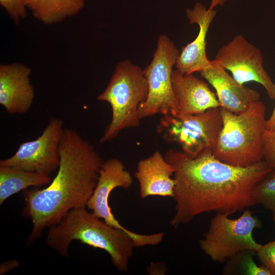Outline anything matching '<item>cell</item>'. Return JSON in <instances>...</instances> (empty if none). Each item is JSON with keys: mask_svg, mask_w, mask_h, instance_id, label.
<instances>
[{"mask_svg": "<svg viewBox=\"0 0 275 275\" xmlns=\"http://www.w3.org/2000/svg\"><path fill=\"white\" fill-rule=\"evenodd\" d=\"M172 85L178 115L196 114L220 107L216 94L193 73L183 74L177 69L173 70Z\"/></svg>", "mask_w": 275, "mask_h": 275, "instance_id": "2e32d148", "label": "cell"}, {"mask_svg": "<svg viewBox=\"0 0 275 275\" xmlns=\"http://www.w3.org/2000/svg\"><path fill=\"white\" fill-rule=\"evenodd\" d=\"M254 201L272 212L275 210V176L270 174L260 182L253 192Z\"/></svg>", "mask_w": 275, "mask_h": 275, "instance_id": "d6986e66", "label": "cell"}, {"mask_svg": "<svg viewBox=\"0 0 275 275\" xmlns=\"http://www.w3.org/2000/svg\"><path fill=\"white\" fill-rule=\"evenodd\" d=\"M164 157L175 170V213L170 224L175 228L205 212L230 215L256 205L254 189L273 172L264 159L238 167L218 160L211 150L193 157L170 149Z\"/></svg>", "mask_w": 275, "mask_h": 275, "instance_id": "6da1fadb", "label": "cell"}, {"mask_svg": "<svg viewBox=\"0 0 275 275\" xmlns=\"http://www.w3.org/2000/svg\"><path fill=\"white\" fill-rule=\"evenodd\" d=\"M63 121L52 117L40 136L20 145L11 156L0 160V166L50 176L60 164L59 149Z\"/></svg>", "mask_w": 275, "mask_h": 275, "instance_id": "9c48e42d", "label": "cell"}, {"mask_svg": "<svg viewBox=\"0 0 275 275\" xmlns=\"http://www.w3.org/2000/svg\"><path fill=\"white\" fill-rule=\"evenodd\" d=\"M51 180L48 175L0 166V205L9 197L22 190L48 184Z\"/></svg>", "mask_w": 275, "mask_h": 275, "instance_id": "ac0fdd59", "label": "cell"}, {"mask_svg": "<svg viewBox=\"0 0 275 275\" xmlns=\"http://www.w3.org/2000/svg\"><path fill=\"white\" fill-rule=\"evenodd\" d=\"M217 213L211 220L209 229L199 240L201 250L214 262H223L235 257L243 251L257 252L262 244L253 237L256 228H261V221L245 209L236 219Z\"/></svg>", "mask_w": 275, "mask_h": 275, "instance_id": "8992f818", "label": "cell"}, {"mask_svg": "<svg viewBox=\"0 0 275 275\" xmlns=\"http://www.w3.org/2000/svg\"><path fill=\"white\" fill-rule=\"evenodd\" d=\"M148 91L143 70L129 60L117 64L105 89L97 97L108 103L112 110L111 122L100 143L114 140L124 129L140 126L138 108L146 99Z\"/></svg>", "mask_w": 275, "mask_h": 275, "instance_id": "5b68a950", "label": "cell"}, {"mask_svg": "<svg viewBox=\"0 0 275 275\" xmlns=\"http://www.w3.org/2000/svg\"><path fill=\"white\" fill-rule=\"evenodd\" d=\"M0 5L15 24L27 16L25 0H0Z\"/></svg>", "mask_w": 275, "mask_h": 275, "instance_id": "ffe728a7", "label": "cell"}, {"mask_svg": "<svg viewBox=\"0 0 275 275\" xmlns=\"http://www.w3.org/2000/svg\"><path fill=\"white\" fill-rule=\"evenodd\" d=\"M174 168L159 151L140 160L134 177L139 184L140 196L145 199L151 196L173 198L175 180Z\"/></svg>", "mask_w": 275, "mask_h": 275, "instance_id": "9a60e30c", "label": "cell"}, {"mask_svg": "<svg viewBox=\"0 0 275 275\" xmlns=\"http://www.w3.org/2000/svg\"><path fill=\"white\" fill-rule=\"evenodd\" d=\"M222 126L218 107L196 114L162 116L157 131L164 141L177 143L183 152L195 157L215 147Z\"/></svg>", "mask_w": 275, "mask_h": 275, "instance_id": "52a82bcc", "label": "cell"}, {"mask_svg": "<svg viewBox=\"0 0 275 275\" xmlns=\"http://www.w3.org/2000/svg\"><path fill=\"white\" fill-rule=\"evenodd\" d=\"M263 159L275 172V127L266 129L263 136Z\"/></svg>", "mask_w": 275, "mask_h": 275, "instance_id": "7402d4cb", "label": "cell"}, {"mask_svg": "<svg viewBox=\"0 0 275 275\" xmlns=\"http://www.w3.org/2000/svg\"><path fill=\"white\" fill-rule=\"evenodd\" d=\"M33 17L51 25L74 16L84 8L85 0H25Z\"/></svg>", "mask_w": 275, "mask_h": 275, "instance_id": "e0dca14e", "label": "cell"}, {"mask_svg": "<svg viewBox=\"0 0 275 275\" xmlns=\"http://www.w3.org/2000/svg\"><path fill=\"white\" fill-rule=\"evenodd\" d=\"M31 69L22 63L0 65V104L9 114L23 115L31 107L35 92Z\"/></svg>", "mask_w": 275, "mask_h": 275, "instance_id": "7c38bea8", "label": "cell"}, {"mask_svg": "<svg viewBox=\"0 0 275 275\" xmlns=\"http://www.w3.org/2000/svg\"><path fill=\"white\" fill-rule=\"evenodd\" d=\"M270 175L275 176V172H272Z\"/></svg>", "mask_w": 275, "mask_h": 275, "instance_id": "4316f807", "label": "cell"}, {"mask_svg": "<svg viewBox=\"0 0 275 275\" xmlns=\"http://www.w3.org/2000/svg\"><path fill=\"white\" fill-rule=\"evenodd\" d=\"M180 51L166 35H160L150 64L143 70L148 84L146 99L138 108L140 119L156 114L178 115L173 85V67Z\"/></svg>", "mask_w": 275, "mask_h": 275, "instance_id": "ba28073f", "label": "cell"}, {"mask_svg": "<svg viewBox=\"0 0 275 275\" xmlns=\"http://www.w3.org/2000/svg\"><path fill=\"white\" fill-rule=\"evenodd\" d=\"M225 1L226 0H211V4L209 8L212 9L217 6H222Z\"/></svg>", "mask_w": 275, "mask_h": 275, "instance_id": "d4e9b609", "label": "cell"}, {"mask_svg": "<svg viewBox=\"0 0 275 275\" xmlns=\"http://www.w3.org/2000/svg\"><path fill=\"white\" fill-rule=\"evenodd\" d=\"M74 240L104 250L109 254L112 264L121 271L128 269L135 247L126 233L108 225L86 207L70 211L48 228L46 243L62 257L69 256V247Z\"/></svg>", "mask_w": 275, "mask_h": 275, "instance_id": "3957f363", "label": "cell"}, {"mask_svg": "<svg viewBox=\"0 0 275 275\" xmlns=\"http://www.w3.org/2000/svg\"><path fill=\"white\" fill-rule=\"evenodd\" d=\"M213 60L230 71L240 85L257 82L263 87L270 99H275V84L264 68L261 51L242 35L223 45Z\"/></svg>", "mask_w": 275, "mask_h": 275, "instance_id": "30bf717a", "label": "cell"}, {"mask_svg": "<svg viewBox=\"0 0 275 275\" xmlns=\"http://www.w3.org/2000/svg\"><path fill=\"white\" fill-rule=\"evenodd\" d=\"M186 16L191 24L196 23L199 28L197 37L181 48L175 67L183 74L201 72L211 63L206 54V36L214 18L216 14L214 9L206 7L197 2L192 9L185 10Z\"/></svg>", "mask_w": 275, "mask_h": 275, "instance_id": "4fadbf2b", "label": "cell"}, {"mask_svg": "<svg viewBox=\"0 0 275 275\" xmlns=\"http://www.w3.org/2000/svg\"><path fill=\"white\" fill-rule=\"evenodd\" d=\"M57 173L42 189L25 190L22 211L33 224L30 243L46 228L58 223L70 211L86 207L103 160L93 145L75 130L64 128L59 149Z\"/></svg>", "mask_w": 275, "mask_h": 275, "instance_id": "7a4b0ae2", "label": "cell"}, {"mask_svg": "<svg viewBox=\"0 0 275 275\" xmlns=\"http://www.w3.org/2000/svg\"><path fill=\"white\" fill-rule=\"evenodd\" d=\"M132 182L130 173L120 160L112 158L103 161L97 183L86 207L108 225L126 233L132 239L136 247H141L147 242V235L132 232L123 226L115 218L109 204L110 194L115 188H128Z\"/></svg>", "mask_w": 275, "mask_h": 275, "instance_id": "8fae6325", "label": "cell"}, {"mask_svg": "<svg viewBox=\"0 0 275 275\" xmlns=\"http://www.w3.org/2000/svg\"><path fill=\"white\" fill-rule=\"evenodd\" d=\"M275 127V105L270 118L266 121V128L271 129Z\"/></svg>", "mask_w": 275, "mask_h": 275, "instance_id": "cb8c5ba5", "label": "cell"}, {"mask_svg": "<svg viewBox=\"0 0 275 275\" xmlns=\"http://www.w3.org/2000/svg\"><path fill=\"white\" fill-rule=\"evenodd\" d=\"M241 266L243 272L248 275H272L266 267L258 266L250 255L243 256L241 260Z\"/></svg>", "mask_w": 275, "mask_h": 275, "instance_id": "603a6c76", "label": "cell"}, {"mask_svg": "<svg viewBox=\"0 0 275 275\" xmlns=\"http://www.w3.org/2000/svg\"><path fill=\"white\" fill-rule=\"evenodd\" d=\"M223 126L211 150L218 160L238 167L251 166L263 160L266 130L265 106L260 100L245 111L234 114L221 107Z\"/></svg>", "mask_w": 275, "mask_h": 275, "instance_id": "277c9868", "label": "cell"}, {"mask_svg": "<svg viewBox=\"0 0 275 275\" xmlns=\"http://www.w3.org/2000/svg\"><path fill=\"white\" fill-rule=\"evenodd\" d=\"M200 73L214 88L222 108L237 114L246 110L252 103L260 100L258 91L239 84L213 60Z\"/></svg>", "mask_w": 275, "mask_h": 275, "instance_id": "5bb4252c", "label": "cell"}, {"mask_svg": "<svg viewBox=\"0 0 275 275\" xmlns=\"http://www.w3.org/2000/svg\"><path fill=\"white\" fill-rule=\"evenodd\" d=\"M256 253L262 265L275 275V240L262 245Z\"/></svg>", "mask_w": 275, "mask_h": 275, "instance_id": "44dd1931", "label": "cell"}, {"mask_svg": "<svg viewBox=\"0 0 275 275\" xmlns=\"http://www.w3.org/2000/svg\"><path fill=\"white\" fill-rule=\"evenodd\" d=\"M273 213V221H274V223L275 224V210L274 211L272 212Z\"/></svg>", "mask_w": 275, "mask_h": 275, "instance_id": "484cf974", "label": "cell"}]
</instances>
